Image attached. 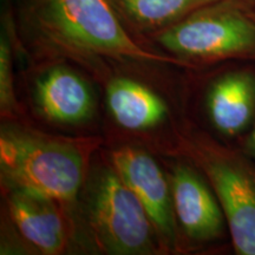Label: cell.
<instances>
[{
    "mask_svg": "<svg viewBox=\"0 0 255 255\" xmlns=\"http://www.w3.org/2000/svg\"><path fill=\"white\" fill-rule=\"evenodd\" d=\"M19 15L21 33L40 55L88 68L103 60L190 66L139 44L111 0H21Z\"/></svg>",
    "mask_w": 255,
    "mask_h": 255,
    "instance_id": "1",
    "label": "cell"
},
{
    "mask_svg": "<svg viewBox=\"0 0 255 255\" xmlns=\"http://www.w3.org/2000/svg\"><path fill=\"white\" fill-rule=\"evenodd\" d=\"M97 144V139L64 138L4 127L0 135L2 186L7 191H32L60 205H73Z\"/></svg>",
    "mask_w": 255,
    "mask_h": 255,
    "instance_id": "2",
    "label": "cell"
},
{
    "mask_svg": "<svg viewBox=\"0 0 255 255\" xmlns=\"http://www.w3.org/2000/svg\"><path fill=\"white\" fill-rule=\"evenodd\" d=\"M150 37L182 60H255V8L246 0H219Z\"/></svg>",
    "mask_w": 255,
    "mask_h": 255,
    "instance_id": "3",
    "label": "cell"
},
{
    "mask_svg": "<svg viewBox=\"0 0 255 255\" xmlns=\"http://www.w3.org/2000/svg\"><path fill=\"white\" fill-rule=\"evenodd\" d=\"M87 216L96 246L115 255L155 253L154 226L131 189L115 170H97L88 188Z\"/></svg>",
    "mask_w": 255,
    "mask_h": 255,
    "instance_id": "4",
    "label": "cell"
},
{
    "mask_svg": "<svg viewBox=\"0 0 255 255\" xmlns=\"http://www.w3.org/2000/svg\"><path fill=\"white\" fill-rule=\"evenodd\" d=\"M194 154L218 196L235 252L255 255V167L214 143L200 142Z\"/></svg>",
    "mask_w": 255,
    "mask_h": 255,
    "instance_id": "5",
    "label": "cell"
},
{
    "mask_svg": "<svg viewBox=\"0 0 255 255\" xmlns=\"http://www.w3.org/2000/svg\"><path fill=\"white\" fill-rule=\"evenodd\" d=\"M113 167L131 189L154 226L158 242L164 248L177 244L176 215L170 180L148 152L124 146L111 154Z\"/></svg>",
    "mask_w": 255,
    "mask_h": 255,
    "instance_id": "6",
    "label": "cell"
},
{
    "mask_svg": "<svg viewBox=\"0 0 255 255\" xmlns=\"http://www.w3.org/2000/svg\"><path fill=\"white\" fill-rule=\"evenodd\" d=\"M169 180L176 221L187 237L196 242L221 238L227 222L208 180L186 164L175 167Z\"/></svg>",
    "mask_w": 255,
    "mask_h": 255,
    "instance_id": "7",
    "label": "cell"
},
{
    "mask_svg": "<svg viewBox=\"0 0 255 255\" xmlns=\"http://www.w3.org/2000/svg\"><path fill=\"white\" fill-rule=\"evenodd\" d=\"M7 193L9 218L21 239L40 254L63 253L69 242V229L58 201L26 190Z\"/></svg>",
    "mask_w": 255,
    "mask_h": 255,
    "instance_id": "8",
    "label": "cell"
},
{
    "mask_svg": "<svg viewBox=\"0 0 255 255\" xmlns=\"http://www.w3.org/2000/svg\"><path fill=\"white\" fill-rule=\"evenodd\" d=\"M34 102L51 122L79 124L95 113V97L87 81L68 66L56 65L34 83Z\"/></svg>",
    "mask_w": 255,
    "mask_h": 255,
    "instance_id": "9",
    "label": "cell"
},
{
    "mask_svg": "<svg viewBox=\"0 0 255 255\" xmlns=\"http://www.w3.org/2000/svg\"><path fill=\"white\" fill-rule=\"evenodd\" d=\"M210 122L221 135L234 137L255 117V75L237 70L216 78L207 94Z\"/></svg>",
    "mask_w": 255,
    "mask_h": 255,
    "instance_id": "10",
    "label": "cell"
},
{
    "mask_svg": "<svg viewBox=\"0 0 255 255\" xmlns=\"http://www.w3.org/2000/svg\"><path fill=\"white\" fill-rule=\"evenodd\" d=\"M107 104L117 124L133 131L154 129L168 113L167 105L157 94L126 77L111 79L107 88Z\"/></svg>",
    "mask_w": 255,
    "mask_h": 255,
    "instance_id": "11",
    "label": "cell"
},
{
    "mask_svg": "<svg viewBox=\"0 0 255 255\" xmlns=\"http://www.w3.org/2000/svg\"><path fill=\"white\" fill-rule=\"evenodd\" d=\"M219 0H111L129 30L149 36Z\"/></svg>",
    "mask_w": 255,
    "mask_h": 255,
    "instance_id": "12",
    "label": "cell"
},
{
    "mask_svg": "<svg viewBox=\"0 0 255 255\" xmlns=\"http://www.w3.org/2000/svg\"><path fill=\"white\" fill-rule=\"evenodd\" d=\"M0 109L2 116H12L17 111L12 73V49L8 31L0 39Z\"/></svg>",
    "mask_w": 255,
    "mask_h": 255,
    "instance_id": "13",
    "label": "cell"
},
{
    "mask_svg": "<svg viewBox=\"0 0 255 255\" xmlns=\"http://www.w3.org/2000/svg\"><path fill=\"white\" fill-rule=\"evenodd\" d=\"M245 150H246V154L251 158L255 159V126L250 133V136H248L246 144H245Z\"/></svg>",
    "mask_w": 255,
    "mask_h": 255,
    "instance_id": "14",
    "label": "cell"
},
{
    "mask_svg": "<svg viewBox=\"0 0 255 255\" xmlns=\"http://www.w3.org/2000/svg\"><path fill=\"white\" fill-rule=\"evenodd\" d=\"M246 1H247V0H246ZM247 2H248V4H251L255 8V0H252V1H247Z\"/></svg>",
    "mask_w": 255,
    "mask_h": 255,
    "instance_id": "15",
    "label": "cell"
},
{
    "mask_svg": "<svg viewBox=\"0 0 255 255\" xmlns=\"http://www.w3.org/2000/svg\"><path fill=\"white\" fill-rule=\"evenodd\" d=\"M247 1H252V0H247Z\"/></svg>",
    "mask_w": 255,
    "mask_h": 255,
    "instance_id": "16",
    "label": "cell"
}]
</instances>
